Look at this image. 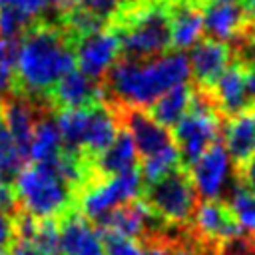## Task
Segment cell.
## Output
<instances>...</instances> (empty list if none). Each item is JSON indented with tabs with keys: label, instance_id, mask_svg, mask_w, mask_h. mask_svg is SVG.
Masks as SVG:
<instances>
[{
	"label": "cell",
	"instance_id": "52a82bcc",
	"mask_svg": "<svg viewBox=\"0 0 255 255\" xmlns=\"http://www.w3.org/2000/svg\"><path fill=\"white\" fill-rule=\"evenodd\" d=\"M145 205L151 209L157 221L167 225H183L191 219L197 207V193L189 177L181 171H173L143 187Z\"/></svg>",
	"mask_w": 255,
	"mask_h": 255
},
{
	"label": "cell",
	"instance_id": "44dd1931",
	"mask_svg": "<svg viewBox=\"0 0 255 255\" xmlns=\"http://www.w3.org/2000/svg\"><path fill=\"white\" fill-rule=\"evenodd\" d=\"M195 100V92L189 84H179L171 90H167L165 94H161L153 106L149 108V114L153 116V120H157L161 126L165 128H173L191 108Z\"/></svg>",
	"mask_w": 255,
	"mask_h": 255
},
{
	"label": "cell",
	"instance_id": "f546056e",
	"mask_svg": "<svg viewBox=\"0 0 255 255\" xmlns=\"http://www.w3.org/2000/svg\"><path fill=\"white\" fill-rule=\"evenodd\" d=\"M0 211L8 213V215H16L18 211V199H16V193L12 191V187L8 183H2L0 181Z\"/></svg>",
	"mask_w": 255,
	"mask_h": 255
},
{
	"label": "cell",
	"instance_id": "7a4b0ae2",
	"mask_svg": "<svg viewBox=\"0 0 255 255\" xmlns=\"http://www.w3.org/2000/svg\"><path fill=\"white\" fill-rule=\"evenodd\" d=\"M189 78L191 70L185 52L173 50L145 60L122 58L108 72L104 92L122 110H149L161 94L187 84Z\"/></svg>",
	"mask_w": 255,
	"mask_h": 255
},
{
	"label": "cell",
	"instance_id": "603a6c76",
	"mask_svg": "<svg viewBox=\"0 0 255 255\" xmlns=\"http://www.w3.org/2000/svg\"><path fill=\"white\" fill-rule=\"evenodd\" d=\"M227 195V209L239 233H255V191L247 185H235Z\"/></svg>",
	"mask_w": 255,
	"mask_h": 255
},
{
	"label": "cell",
	"instance_id": "ab89813d",
	"mask_svg": "<svg viewBox=\"0 0 255 255\" xmlns=\"http://www.w3.org/2000/svg\"><path fill=\"white\" fill-rule=\"evenodd\" d=\"M253 247H255V239H253Z\"/></svg>",
	"mask_w": 255,
	"mask_h": 255
},
{
	"label": "cell",
	"instance_id": "2e32d148",
	"mask_svg": "<svg viewBox=\"0 0 255 255\" xmlns=\"http://www.w3.org/2000/svg\"><path fill=\"white\" fill-rule=\"evenodd\" d=\"M155 221L157 219L151 213V209L145 205V201L133 199V201L120 205L106 217H102L98 221V225H100V233H112V235H120V237L139 239L153 229Z\"/></svg>",
	"mask_w": 255,
	"mask_h": 255
},
{
	"label": "cell",
	"instance_id": "1f68e13d",
	"mask_svg": "<svg viewBox=\"0 0 255 255\" xmlns=\"http://www.w3.org/2000/svg\"><path fill=\"white\" fill-rule=\"evenodd\" d=\"M2 255H40V251L30 243V241H20V239H14L12 245L8 247L6 253Z\"/></svg>",
	"mask_w": 255,
	"mask_h": 255
},
{
	"label": "cell",
	"instance_id": "83f0119b",
	"mask_svg": "<svg viewBox=\"0 0 255 255\" xmlns=\"http://www.w3.org/2000/svg\"><path fill=\"white\" fill-rule=\"evenodd\" d=\"M104 241L106 255H145V247L139 243V239L120 237L112 233H100Z\"/></svg>",
	"mask_w": 255,
	"mask_h": 255
},
{
	"label": "cell",
	"instance_id": "836d02e7",
	"mask_svg": "<svg viewBox=\"0 0 255 255\" xmlns=\"http://www.w3.org/2000/svg\"><path fill=\"white\" fill-rule=\"evenodd\" d=\"M245 92L249 108H255V68H245Z\"/></svg>",
	"mask_w": 255,
	"mask_h": 255
},
{
	"label": "cell",
	"instance_id": "7402d4cb",
	"mask_svg": "<svg viewBox=\"0 0 255 255\" xmlns=\"http://www.w3.org/2000/svg\"><path fill=\"white\" fill-rule=\"evenodd\" d=\"M62 149L64 143L58 122L52 118H40L38 124L34 126L28 157H32L34 163H50L56 157H60Z\"/></svg>",
	"mask_w": 255,
	"mask_h": 255
},
{
	"label": "cell",
	"instance_id": "277c9868",
	"mask_svg": "<svg viewBox=\"0 0 255 255\" xmlns=\"http://www.w3.org/2000/svg\"><path fill=\"white\" fill-rule=\"evenodd\" d=\"M64 153L94 159L112 145L122 129L120 112L104 102L80 110H62L58 118Z\"/></svg>",
	"mask_w": 255,
	"mask_h": 255
},
{
	"label": "cell",
	"instance_id": "ffe728a7",
	"mask_svg": "<svg viewBox=\"0 0 255 255\" xmlns=\"http://www.w3.org/2000/svg\"><path fill=\"white\" fill-rule=\"evenodd\" d=\"M223 147L237 163H245L255 155V108L229 118L223 129Z\"/></svg>",
	"mask_w": 255,
	"mask_h": 255
},
{
	"label": "cell",
	"instance_id": "ba28073f",
	"mask_svg": "<svg viewBox=\"0 0 255 255\" xmlns=\"http://www.w3.org/2000/svg\"><path fill=\"white\" fill-rule=\"evenodd\" d=\"M219 133H221V120L215 106L195 96L189 112L173 126L171 135L177 145L179 157L185 163H191L211 145L217 143Z\"/></svg>",
	"mask_w": 255,
	"mask_h": 255
},
{
	"label": "cell",
	"instance_id": "3957f363",
	"mask_svg": "<svg viewBox=\"0 0 255 255\" xmlns=\"http://www.w3.org/2000/svg\"><path fill=\"white\" fill-rule=\"evenodd\" d=\"M112 30L126 58H155L165 54L171 46L169 14L163 6L153 2H128L112 20Z\"/></svg>",
	"mask_w": 255,
	"mask_h": 255
},
{
	"label": "cell",
	"instance_id": "cb8c5ba5",
	"mask_svg": "<svg viewBox=\"0 0 255 255\" xmlns=\"http://www.w3.org/2000/svg\"><path fill=\"white\" fill-rule=\"evenodd\" d=\"M22 167H24V157L12 133L8 131L4 120L0 118V181L10 185L12 181H16Z\"/></svg>",
	"mask_w": 255,
	"mask_h": 255
},
{
	"label": "cell",
	"instance_id": "4dcf8cb0",
	"mask_svg": "<svg viewBox=\"0 0 255 255\" xmlns=\"http://www.w3.org/2000/svg\"><path fill=\"white\" fill-rule=\"evenodd\" d=\"M221 255H251V249L247 243H243L239 237H235L221 245Z\"/></svg>",
	"mask_w": 255,
	"mask_h": 255
},
{
	"label": "cell",
	"instance_id": "5b68a950",
	"mask_svg": "<svg viewBox=\"0 0 255 255\" xmlns=\"http://www.w3.org/2000/svg\"><path fill=\"white\" fill-rule=\"evenodd\" d=\"M76 189L62 177L54 161L22 167L16 177V199L36 221L62 219L76 201Z\"/></svg>",
	"mask_w": 255,
	"mask_h": 255
},
{
	"label": "cell",
	"instance_id": "9c48e42d",
	"mask_svg": "<svg viewBox=\"0 0 255 255\" xmlns=\"http://www.w3.org/2000/svg\"><path fill=\"white\" fill-rule=\"evenodd\" d=\"M233 157L221 143L211 145L205 153L189 163V181L201 199L219 201L233 187Z\"/></svg>",
	"mask_w": 255,
	"mask_h": 255
},
{
	"label": "cell",
	"instance_id": "74e56055",
	"mask_svg": "<svg viewBox=\"0 0 255 255\" xmlns=\"http://www.w3.org/2000/svg\"><path fill=\"white\" fill-rule=\"evenodd\" d=\"M207 2H239V0H207Z\"/></svg>",
	"mask_w": 255,
	"mask_h": 255
},
{
	"label": "cell",
	"instance_id": "d590c367",
	"mask_svg": "<svg viewBox=\"0 0 255 255\" xmlns=\"http://www.w3.org/2000/svg\"><path fill=\"white\" fill-rule=\"evenodd\" d=\"M167 255H203L201 249H197L195 245H185V243H177V245H169V253Z\"/></svg>",
	"mask_w": 255,
	"mask_h": 255
},
{
	"label": "cell",
	"instance_id": "30bf717a",
	"mask_svg": "<svg viewBox=\"0 0 255 255\" xmlns=\"http://www.w3.org/2000/svg\"><path fill=\"white\" fill-rule=\"evenodd\" d=\"M76 64L80 66V72L90 76L92 80L100 82L108 76L112 66L120 60L122 48L120 40L114 34V30H96L88 36H82L74 44Z\"/></svg>",
	"mask_w": 255,
	"mask_h": 255
},
{
	"label": "cell",
	"instance_id": "9a60e30c",
	"mask_svg": "<svg viewBox=\"0 0 255 255\" xmlns=\"http://www.w3.org/2000/svg\"><path fill=\"white\" fill-rule=\"evenodd\" d=\"M102 96L104 88L100 86V82L92 80L80 70H72L52 88V92L48 94V102L58 110H80L102 102Z\"/></svg>",
	"mask_w": 255,
	"mask_h": 255
},
{
	"label": "cell",
	"instance_id": "8d00e7d4",
	"mask_svg": "<svg viewBox=\"0 0 255 255\" xmlns=\"http://www.w3.org/2000/svg\"><path fill=\"white\" fill-rule=\"evenodd\" d=\"M245 10L249 18H255V0H245Z\"/></svg>",
	"mask_w": 255,
	"mask_h": 255
},
{
	"label": "cell",
	"instance_id": "484cf974",
	"mask_svg": "<svg viewBox=\"0 0 255 255\" xmlns=\"http://www.w3.org/2000/svg\"><path fill=\"white\" fill-rule=\"evenodd\" d=\"M18 38H0V94L14 92Z\"/></svg>",
	"mask_w": 255,
	"mask_h": 255
},
{
	"label": "cell",
	"instance_id": "5bb4252c",
	"mask_svg": "<svg viewBox=\"0 0 255 255\" xmlns=\"http://www.w3.org/2000/svg\"><path fill=\"white\" fill-rule=\"evenodd\" d=\"M169 14V42L177 52L191 50L205 36L203 8L195 0H175Z\"/></svg>",
	"mask_w": 255,
	"mask_h": 255
},
{
	"label": "cell",
	"instance_id": "e0dca14e",
	"mask_svg": "<svg viewBox=\"0 0 255 255\" xmlns=\"http://www.w3.org/2000/svg\"><path fill=\"white\" fill-rule=\"evenodd\" d=\"M191 78H195L203 86H211L219 74L231 64V50L229 44L203 38L197 46H193L187 54Z\"/></svg>",
	"mask_w": 255,
	"mask_h": 255
},
{
	"label": "cell",
	"instance_id": "e575fe53",
	"mask_svg": "<svg viewBox=\"0 0 255 255\" xmlns=\"http://www.w3.org/2000/svg\"><path fill=\"white\" fill-rule=\"evenodd\" d=\"M241 177H243V185H247L249 189H253V191H255V155L243 163Z\"/></svg>",
	"mask_w": 255,
	"mask_h": 255
},
{
	"label": "cell",
	"instance_id": "d6986e66",
	"mask_svg": "<svg viewBox=\"0 0 255 255\" xmlns=\"http://www.w3.org/2000/svg\"><path fill=\"white\" fill-rule=\"evenodd\" d=\"M211 98L215 108L227 116L247 110L249 102L245 92V68L239 64H229L211 84Z\"/></svg>",
	"mask_w": 255,
	"mask_h": 255
},
{
	"label": "cell",
	"instance_id": "4fadbf2b",
	"mask_svg": "<svg viewBox=\"0 0 255 255\" xmlns=\"http://www.w3.org/2000/svg\"><path fill=\"white\" fill-rule=\"evenodd\" d=\"M249 14L239 2H207L203 8L205 34L211 40L229 44L245 36Z\"/></svg>",
	"mask_w": 255,
	"mask_h": 255
},
{
	"label": "cell",
	"instance_id": "7c38bea8",
	"mask_svg": "<svg viewBox=\"0 0 255 255\" xmlns=\"http://www.w3.org/2000/svg\"><path fill=\"white\" fill-rule=\"evenodd\" d=\"M189 223H191L193 233L199 239H203L205 243H213V245H223L241 235L233 217L229 215L227 205H223L221 201L201 199Z\"/></svg>",
	"mask_w": 255,
	"mask_h": 255
},
{
	"label": "cell",
	"instance_id": "ac0fdd59",
	"mask_svg": "<svg viewBox=\"0 0 255 255\" xmlns=\"http://www.w3.org/2000/svg\"><path fill=\"white\" fill-rule=\"evenodd\" d=\"M137 157L139 155L133 145V139L122 128L118 137L112 141V145L108 149H104L94 159H86V161H88L90 177H110V175H118V173L135 169Z\"/></svg>",
	"mask_w": 255,
	"mask_h": 255
},
{
	"label": "cell",
	"instance_id": "d6a6232c",
	"mask_svg": "<svg viewBox=\"0 0 255 255\" xmlns=\"http://www.w3.org/2000/svg\"><path fill=\"white\" fill-rule=\"evenodd\" d=\"M243 56L247 58V62L255 68V26L245 32V42H243Z\"/></svg>",
	"mask_w": 255,
	"mask_h": 255
},
{
	"label": "cell",
	"instance_id": "d4e9b609",
	"mask_svg": "<svg viewBox=\"0 0 255 255\" xmlns=\"http://www.w3.org/2000/svg\"><path fill=\"white\" fill-rule=\"evenodd\" d=\"M128 2L131 0H58V8L62 12L82 10V12L92 14L100 22H108V20L112 22L124 10Z\"/></svg>",
	"mask_w": 255,
	"mask_h": 255
},
{
	"label": "cell",
	"instance_id": "8fae6325",
	"mask_svg": "<svg viewBox=\"0 0 255 255\" xmlns=\"http://www.w3.org/2000/svg\"><path fill=\"white\" fill-rule=\"evenodd\" d=\"M120 118L126 124L124 129L133 139V145H135L141 161L151 159L155 155H161V153L177 147L169 128H165L157 120H153V116L149 112L128 108V110H124V116H120Z\"/></svg>",
	"mask_w": 255,
	"mask_h": 255
},
{
	"label": "cell",
	"instance_id": "f35d334b",
	"mask_svg": "<svg viewBox=\"0 0 255 255\" xmlns=\"http://www.w3.org/2000/svg\"><path fill=\"white\" fill-rule=\"evenodd\" d=\"M165 2H175V0H165Z\"/></svg>",
	"mask_w": 255,
	"mask_h": 255
},
{
	"label": "cell",
	"instance_id": "8992f818",
	"mask_svg": "<svg viewBox=\"0 0 255 255\" xmlns=\"http://www.w3.org/2000/svg\"><path fill=\"white\" fill-rule=\"evenodd\" d=\"M141 193L143 177L137 167L110 177H90L78 193V207L86 219H94L98 223L102 217L120 205L137 199Z\"/></svg>",
	"mask_w": 255,
	"mask_h": 255
},
{
	"label": "cell",
	"instance_id": "4316f807",
	"mask_svg": "<svg viewBox=\"0 0 255 255\" xmlns=\"http://www.w3.org/2000/svg\"><path fill=\"white\" fill-rule=\"evenodd\" d=\"M30 243L40 251V255H62L58 221L56 219L38 221V227H36Z\"/></svg>",
	"mask_w": 255,
	"mask_h": 255
},
{
	"label": "cell",
	"instance_id": "6da1fadb",
	"mask_svg": "<svg viewBox=\"0 0 255 255\" xmlns=\"http://www.w3.org/2000/svg\"><path fill=\"white\" fill-rule=\"evenodd\" d=\"M74 36L52 22H36L22 34L16 58L14 92L48 100L52 88L76 66Z\"/></svg>",
	"mask_w": 255,
	"mask_h": 255
},
{
	"label": "cell",
	"instance_id": "f1b7e54d",
	"mask_svg": "<svg viewBox=\"0 0 255 255\" xmlns=\"http://www.w3.org/2000/svg\"><path fill=\"white\" fill-rule=\"evenodd\" d=\"M12 241H14V221H12V215L0 211V255L8 251Z\"/></svg>",
	"mask_w": 255,
	"mask_h": 255
}]
</instances>
